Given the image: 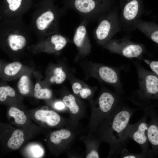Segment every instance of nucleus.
Instances as JSON below:
<instances>
[{
	"label": "nucleus",
	"instance_id": "f257e3e1",
	"mask_svg": "<svg viewBox=\"0 0 158 158\" xmlns=\"http://www.w3.org/2000/svg\"><path fill=\"white\" fill-rule=\"evenodd\" d=\"M138 110L120 103L92 134L101 142L108 144V158L120 155L126 148L128 139L125 136L124 131L132 116Z\"/></svg>",
	"mask_w": 158,
	"mask_h": 158
},
{
	"label": "nucleus",
	"instance_id": "f03ea898",
	"mask_svg": "<svg viewBox=\"0 0 158 158\" xmlns=\"http://www.w3.org/2000/svg\"><path fill=\"white\" fill-rule=\"evenodd\" d=\"M137 71L139 87L129 98L135 105L143 108L152 100H158V78L152 71L144 68L138 62H133Z\"/></svg>",
	"mask_w": 158,
	"mask_h": 158
},
{
	"label": "nucleus",
	"instance_id": "7ed1b4c3",
	"mask_svg": "<svg viewBox=\"0 0 158 158\" xmlns=\"http://www.w3.org/2000/svg\"><path fill=\"white\" fill-rule=\"evenodd\" d=\"M32 32L22 17L0 20V39L13 51H19L25 47Z\"/></svg>",
	"mask_w": 158,
	"mask_h": 158
},
{
	"label": "nucleus",
	"instance_id": "20e7f679",
	"mask_svg": "<svg viewBox=\"0 0 158 158\" xmlns=\"http://www.w3.org/2000/svg\"><path fill=\"white\" fill-rule=\"evenodd\" d=\"M65 11L52 6L33 13L29 25L32 32L41 39L59 32V21Z\"/></svg>",
	"mask_w": 158,
	"mask_h": 158
},
{
	"label": "nucleus",
	"instance_id": "39448f33",
	"mask_svg": "<svg viewBox=\"0 0 158 158\" xmlns=\"http://www.w3.org/2000/svg\"><path fill=\"white\" fill-rule=\"evenodd\" d=\"M120 95L107 90L102 91L96 100L91 104V114L86 128L87 133H93L120 103Z\"/></svg>",
	"mask_w": 158,
	"mask_h": 158
},
{
	"label": "nucleus",
	"instance_id": "423d86ee",
	"mask_svg": "<svg viewBox=\"0 0 158 158\" xmlns=\"http://www.w3.org/2000/svg\"><path fill=\"white\" fill-rule=\"evenodd\" d=\"M66 8L77 12L88 23L98 20L112 8L113 0H66Z\"/></svg>",
	"mask_w": 158,
	"mask_h": 158
},
{
	"label": "nucleus",
	"instance_id": "0eeeda50",
	"mask_svg": "<svg viewBox=\"0 0 158 158\" xmlns=\"http://www.w3.org/2000/svg\"><path fill=\"white\" fill-rule=\"evenodd\" d=\"M97 21L98 24L93 35L97 42L102 46L123 29L116 8H112Z\"/></svg>",
	"mask_w": 158,
	"mask_h": 158
},
{
	"label": "nucleus",
	"instance_id": "6e6552de",
	"mask_svg": "<svg viewBox=\"0 0 158 158\" xmlns=\"http://www.w3.org/2000/svg\"><path fill=\"white\" fill-rule=\"evenodd\" d=\"M111 52L129 59L142 60L147 51L143 44L131 41L129 37L111 39L102 46Z\"/></svg>",
	"mask_w": 158,
	"mask_h": 158
},
{
	"label": "nucleus",
	"instance_id": "1a4fd4ad",
	"mask_svg": "<svg viewBox=\"0 0 158 158\" xmlns=\"http://www.w3.org/2000/svg\"><path fill=\"white\" fill-rule=\"evenodd\" d=\"M87 68L90 75L112 86L117 93L124 94L123 85L120 78V69L93 63H89Z\"/></svg>",
	"mask_w": 158,
	"mask_h": 158
},
{
	"label": "nucleus",
	"instance_id": "9d476101",
	"mask_svg": "<svg viewBox=\"0 0 158 158\" xmlns=\"http://www.w3.org/2000/svg\"><path fill=\"white\" fill-rule=\"evenodd\" d=\"M144 114L142 117L136 123L132 124L129 123L126 128L124 135L128 139H131L140 146L142 153L149 155L150 158L154 157L150 150L147 136L148 123L147 118L149 116L147 113L143 110Z\"/></svg>",
	"mask_w": 158,
	"mask_h": 158
},
{
	"label": "nucleus",
	"instance_id": "9b49d317",
	"mask_svg": "<svg viewBox=\"0 0 158 158\" xmlns=\"http://www.w3.org/2000/svg\"><path fill=\"white\" fill-rule=\"evenodd\" d=\"M141 0H122L119 17L123 29L128 33L134 30V22L144 13Z\"/></svg>",
	"mask_w": 158,
	"mask_h": 158
},
{
	"label": "nucleus",
	"instance_id": "f8f14e48",
	"mask_svg": "<svg viewBox=\"0 0 158 158\" xmlns=\"http://www.w3.org/2000/svg\"><path fill=\"white\" fill-rule=\"evenodd\" d=\"M82 132L79 125L72 123L67 128L52 132L50 134V140L56 146L69 149L72 147L77 137L82 133Z\"/></svg>",
	"mask_w": 158,
	"mask_h": 158
},
{
	"label": "nucleus",
	"instance_id": "ddd939ff",
	"mask_svg": "<svg viewBox=\"0 0 158 158\" xmlns=\"http://www.w3.org/2000/svg\"><path fill=\"white\" fill-rule=\"evenodd\" d=\"M88 22L82 20L76 29L73 38V42L82 57L88 55L90 52L91 45L87 33V25Z\"/></svg>",
	"mask_w": 158,
	"mask_h": 158
},
{
	"label": "nucleus",
	"instance_id": "4468645a",
	"mask_svg": "<svg viewBox=\"0 0 158 158\" xmlns=\"http://www.w3.org/2000/svg\"><path fill=\"white\" fill-rule=\"evenodd\" d=\"M62 101L69 111L71 120L75 125H79V121L86 115V109L83 102L72 93L65 95Z\"/></svg>",
	"mask_w": 158,
	"mask_h": 158
},
{
	"label": "nucleus",
	"instance_id": "2eb2a0df",
	"mask_svg": "<svg viewBox=\"0 0 158 158\" xmlns=\"http://www.w3.org/2000/svg\"><path fill=\"white\" fill-rule=\"evenodd\" d=\"M146 111L150 117L148 123L147 136L154 157L158 155V115L152 105H148L142 108Z\"/></svg>",
	"mask_w": 158,
	"mask_h": 158
},
{
	"label": "nucleus",
	"instance_id": "dca6fc26",
	"mask_svg": "<svg viewBox=\"0 0 158 158\" xmlns=\"http://www.w3.org/2000/svg\"><path fill=\"white\" fill-rule=\"evenodd\" d=\"M134 30L137 29L148 38L158 44V24L140 18L133 24Z\"/></svg>",
	"mask_w": 158,
	"mask_h": 158
},
{
	"label": "nucleus",
	"instance_id": "f3484780",
	"mask_svg": "<svg viewBox=\"0 0 158 158\" xmlns=\"http://www.w3.org/2000/svg\"><path fill=\"white\" fill-rule=\"evenodd\" d=\"M79 139L84 143L85 147V158L100 157L99 149L101 142L94 135L87 133L85 135L80 136Z\"/></svg>",
	"mask_w": 158,
	"mask_h": 158
},
{
	"label": "nucleus",
	"instance_id": "a211bd4d",
	"mask_svg": "<svg viewBox=\"0 0 158 158\" xmlns=\"http://www.w3.org/2000/svg\"><path fill=\"white\" fill-rule=\"evenodd\" d=\"M23 0H6L8 8L1 11L0 20L9 19L22 17L25 13L21 9Z\"/></svg>",
	"mask_w": 158,
	"mask_h": 158
},
{
	"label": "nucleus",
	"instance_id": "6ab92c4d",
	"mask_svg": "<svg viewBox=\"0 0 158 158\" xmlns=\"http://www.w3.org/2000/svg\"><path fill=\"white\" fill-rule=\"evenodd\" d=\"M71 75V87L73 94L80 99H90L93 96L92 89Z\"/></svg>",
	"mask_w": 158,
	"mask_h": 158
},
{
	"label": "nucleus",
	"instance_id": "aec40b11",
	"mask_svg": "<svg viewBox=\"0 0 158 158\" xmlns=\"http://www.w3.org/2000/svg\"><path fill=\"white\" fill-rule=\"evenodd\" d=\"M35 116L36 119L46 123L50 126H55L61 120L59 115L53 110H38L35 112Z\"/></svg>",
	"mask_w": 158,
	"mask_h": 158
},
{
	"label": "nucleus",
	"instance_id": "412c9836",
	"mask_svg": "<svg viewBox=\"0 0 158 158\" xmlns=\"http://www.w3.org/2000/svg\"><path fill=\"white\" fill-rule=\"evenodd\" d=\"M23 137L24 133L22 131L19 129L16 130L8 141V146L12 150L18 149L24 141Z\"/></svg>",
	"mask_w": 158,
	"mask_h": 158
},
{
	"label": "nucleus",
	"instance_id": "4be33fe9",
	"mask_svg": "<svg viewBox=\"0 0 158 158\" xmlns=\"http://www.w3.org/2000/svg\"><path fill=\"white\" fill-rule=\"evenodd\" d=\"M66 77V74L62 68L57 67L53 70L52 75L50 78V81L51 83L60 84L65 80Z\"/></svg>",
	"mask_w": 158,
	"mask_h": 158
},
{
	"label": "nucleus",
	"instance_id": "5701e85b",
	"mask_svg": "<svg viewBox=\"0 0 158 158\" xmlns=\"http://www.w3.org/2000/svg\"><path fill=\"white\" fill-rule=\"evenodd\" d=\"M9 115L13 117L16 123L19 124H23L27 120V117L23 111L15 107L11 108L8 111Z\"/></svg>",
	"mask_w": 158,
	"mask_h": 158
},
{
	"label": "nucleus",
	"instance_id": "b1692460",
	"mask_svg": "<svg viewBox=\"0 0 158 158\" xmlns=\"http://www.w3.org/2000/svg\"><path fill=\"white\" fill-rule=\"evenodd\" d=\"M34 97L37 99H49L52 96L51 91L47 88L42 89L38 83L36 84L35 88Z\"/></svg>",
	"mask_w": 158,
	"mask_h": 158
},
{
	"label": "nucleus",
	"instance_id": "393cba45",
	"mask_svg": "<svg viewBox=\"0 0 158 158\" xmlns=\"http://www.w3.org/2000/svg\"><path fill=\"white\" fill-rule=\"evenodd\" d=\"M30 80L28 77L26 75L22 76L19 80L17 87L20 93L26 95L30 90Z\"/></svg>",
	"mask_w": 158,
	"mask_h": 158
},
{
	"label": "nucleus",
	"instance_id": "a878e982",
	"mask_svg": "<svg viewBox=\"0 0 158 158\" xmlns=\"http://www.w3.org/2000/svg\"><path fill=\"white\" fill-rule=\"evenodd\" d=\"M22 67L21 64L18 62H15L7 65L4 68L5 73L9 76H13L16 74Z\"/></svg>",
	"mask_w": 158,
	"mask_h": 158
},
{
	"label": "nucleus",
	"instance_id": "bb28decb",
	"mask_svg": "<svg viewBox=\"0 0 158 158\" xmlns=\"http://www.w3.org/2000/svg\"><path fill=\"white\" fill-rule=\"evenodd\" d=\"M15 95V91L10 86H2L0 87V101H4L7 96L13 97Z\"/></svg>",
	"mask_w": 158,
	"mask_h": 158
},
{
	"label": "nucleus",
	"instance_id": "cd10ccee",
	"mask_svg": "<svg viewBox=\"0 0 158 158\" xmlns=\"http://www.w3.org/2000/svg\"><path fill=\"white\" fill-rule=\"evenodd\" d=\"M122 158H150L148 154L141 152L140 153H134L129 152L125 148L120 155Z\"/></svg>",
	"mask_w": 158,
	"mask_h": 158
},
{
	"label": "nucleus",
	"instance_id": "c85d7f7f",
	"mask_svg": "<svg viewBox=\"0 0 158 158\" xmlns=\"http://www.w3.org/2000/svg\"><path fill=\"white\" fill-rule=\"evenodd\" d=\"M30 153L35 158L41 157L43 154V149L38 145H33L31 146L30 148Z\"/></svg>",
	"mask_w": 158,
	"mask_h": 158
},
{
	"label": "nucleus",
	"instance_id": "c756f323",
	"mask_svg": "<svg viewBox=\"0 0 158 158\" xmlns=\"http://www.w3.org/2000/svg\"><path fill=\"white\" fill-rule=\"evenodd\" d=\"M142 60L149 67L152 71L158 78V61L146 59L144 58Z\"/></svg>",
	"mask_w": 158,
	"mask_h": 158
},
{
	"label": "nucleus",
	"instance_id": "7c9ffc66",
	"mask_svg": "<svg viewBox=\"0 0 158 158\" xmlns=\"http://www.w3.org/2000/svg\"><path fill=\"white\" fill-rule=\"evenodd\" d=\"M66 107L63 101H56L54 104V109L59 111L64 110L66 109Z\"/></svg>",
	"mask_w": 158,
	"mask_h": 158
}]
</instances>
